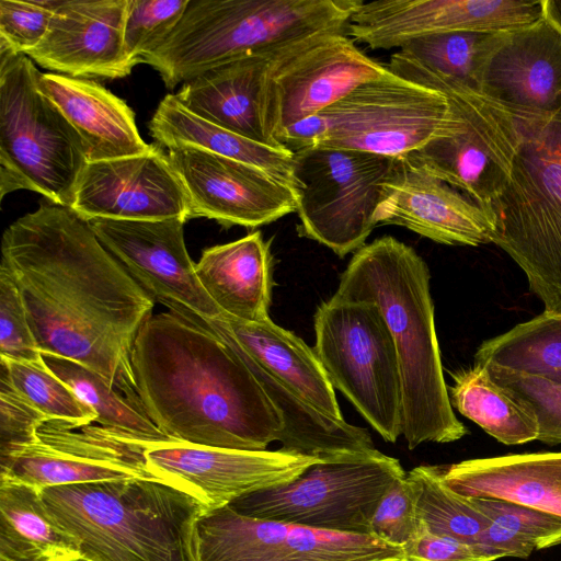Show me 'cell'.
Listing matches in <instances>:
<instances>
[{"label": "cell", "mask_w": 561, "mask_h": 561, "mask_svg": "<svg viewBox=\"0 0 561 561\" xmlns=\"http://www.w3.org/2000/svg\"><path fill=\"white\" fill-rule=\"evenodd\" d=\"M49 421L12 385L0 362V466L35 443L38 430Z\"/></svg>", "instance_id": "cell-42"}, {"label": "cell", "mask_w": 561, "mask_h": 561, "mask_svg": "<svg viewBox=\"0 0 561 561\" xmlns=\"http://www.w3.org/2000/svg\"><path fill=\"white\" fill-rule=\"evenodd\" d=\"M490 524L478 547L503 557L527 558L561 543V516L499 499L476 497Z\"/></svg>", "instance_id": "cell-34"}, {"label": "cell", "mask_w": 561, "mask_h": 561, "mask_svg": "<svg viewBox=\"0 0 561 561\" xmlns=\"http://www.w3.org/2000/svg\"><path fill=\"white\" fill-rule=\"evenodd\" d=\"M23 54L0 51V198L28 190L70 207L87 164L80 137L38 89Z\"/></svg>", "instance_id": "cell-8"}, {"label": "cell", "mask_w": 561, "mask_h": 561, "mask_svg": "<svg viewBox=\"0 0 561 561\" xmlns=\"http://www.w3.org/2000/svg\"><path fill=\"white\" fill-rule=\"evenodd\" d=\"M70 208L88 221L190 219L185 191L153 144L141 154L87 162Z\"/></svg>", "instance_id": "cell-20"}, {"label": "cell", "mask_w": 561, "mask_h": 561, "mask_svg": "<svg viewBox=\"0 0 561 561\" xmlns=\"http://www.w3.org/2000/svg\"><path fill=\"white\" fill-rule=\"evenodd\" d=\"M405 476L399 459L377 450L357 458L321 460L297 479L243 495L229 506L251 517L370 535L379 501Z\"/></svg>", "instance_id": "cell-12"}, {"label": "cell", "mask_w": 561, "mask_h": 561, "mask_svg": "<svg viewBox=\"0 0 561 561\" xmlns=\"http://www.w3.org/2000/svg\"><path fill=\"white\" fill-rule=\"evenodd\" d=\"M273 260L261 231L205 249L195 263L204 290L222 314L245 322L268 316Z\"/></svg>", "instance_id": "cell-28"}, {"label": "cell", "mask_w": 561, "mask_h": 561, "mask_svg": "<svg viewBox=\"0 0 561 561\" xmlns=\"http://www.w3.org/2000/svg\"><path fill=\"white\" fill-rule=\"evenodd\" d=\"M101 243L156 301L181 307L201 318L221 314L201 285L185 240L186 219H93Z\"/></svg>", "instance_id": "cell-18"}, {"label": "cell", "mask_w": 561, "mask_h": 561, "mask_svg": "<svg viewBox=\"0 0 561 561\" xmlns=\"http://www.w3.org/2000/svg\"><path fill=\"white\" fill-rule=\"evenodd\" d=\"M56 561H92V560H90V559L81 556L80 553H78V554H72V556H68V557L58 559Z\"/></svg>", "instance_id": "cell-46"}, {"label": "cell", "mask_w": 561, "mask_h": 561, "mask_svg": "<svg viewBox=\"0 0 561 561\" xmlns=\"http://www.w3.org/2000/svg\"><path fill=\"white\" fill-rule=\"evenodd\" d=\"M38 89L81 139L88 162L141 154L146 144L128 104L91 79L41 72Z\"/></svg>", "instance_id": "cell-25"}, {"label": "cell", "mask_w": 561, "mask_h": 561, "mask_svg": "<svg viewBox=\"0 0 561 561\" xmlns=\"http://www.w3.org/2000/svg\"><path fill=\"white\" fill-rule=\"evenodd\" d=\"M1 263L20 289L41 353L90 368L141 408L131 353L156 301L90 222L42 199L4 230Z\"/></svg>", "instance_id": "cell-1"}, {"label": "cell", "mask_w": 561, "mask_h": 561, "mask_svg": "<svg viewBox=\"0 0 561 561\" xmlns=\"http://www.w3.org/2000/svg\"><path fill=\"white\" fill-rule=\"evenodd\" d=\"M190 0H127L124 46L137 65L157 49L182 19Z\"/></svg>", "instance_id": "cell-39"}, {"label": "cell", "mask_w": 561, "mask_h": 561, "mask_svg": "<svg viewBox=\"0 0 561 561\" xmlns=\"http://www.w3.org/2000/svg\"><path fill=\"white\" fill-rule=\"evenodd\" d=\"M78 545L51 516L41 490L0 479V561H56Z\"/></svg>", "instance_id": "cell-30"}, {"label": "cell", "mask_w": 561, "mask_h": 561, "mask_svg": "<svg viewBox=\"0 0 561 561\" xmlns=\"http://www.w3.org/2000/svg\"><path fill=\"white\" fill-rule=\"evenodd\" d=\"M449 390L451 405L504 445L537 440L538 424L534 414L507 390L496 383L484 366L453 374Z\"/></svg>", "instance_id": "cell-31"}, {"label": "cell", "mask_w": 561, "mask_h": 561, "mask_svg": "<svg viewBox=\"0 0 561 561\" xmlns=\"http://www.w3.org/2000/svg\"><path fill=\"white\" fill-rule=\"evenodd\" d=\"M460 127V116L440 91L391 72L288 127L277 141L293 152L322 147L398 158Z\"/></svg>", "instance_id": "cell-7"}, {"label": "cell", "mask_w": 561, "mask_h": 561, "mask_svg": "<svg viewBox=\"0 0 561 561\" xmlns=\"http://www.w3.org/2000/svg\"><path fill=\"white\" fill-rule=\"evenodd\" d=\"M421 492L420 481L410 471L397 480L379 501L369 534L403 548L420 528L417 503Z\"/></svg>", "instance_id": "cell-40"}, {"label": "cell", "mask_w": 561, "mask_h": 561, "mask_svg": "<svg viewBox=\"0 0 561 561\" xmlns=\"http://www.w3.org/2000/svg\"><path fill=\"white\" fill-rule=\"evenodd\" d=\"M410 472L422 486L417 503L419 522L433 533L477 546L490 524L477 499L451 490L443 480L442 466L422 465Z\"/></svg>", "instance_id": "cell-36"}, {"label": "cell", "mask_w": 561, "mask_h": 561, "mask_svg": "<svg viewBox=\"0 0 561 561\" xmlns=\"http://www.w3.org/2000/svg\"><path fill=\"white\" fill-rule=\"evenodd\" d=\"M192 561H404L402 547L368 534L327 530L207 510L194 523Z\"/></svg>", "instance_id": "cell-14"}, {"label": "cell", "mask_w": 561, "mask_h": 561, "mask_svg": "<svg viewBox=\"0 0 561 561\" xmlns=\"http://www.w3.org/2000/svg\"><path fill=\"white\" fill-rule=\"evenodd\" d=\"M190 207V218L205 217L229 228H256L297 210L293 186L262 169L202 149H168Z\"/></svg>", "instance_id": "cell-17"}, {"label": "cell", "mask_w": 561, "mask_h": 561, "mask_svg": "<svg viewBox=\"0 0 561 561\" xmlns=\"http://www.w3.org/2000/svg\"><path fill=\"white\" fill-rule=\"evenodd\" d=\"M430 279L427 264L413 248L383 236L354 252L333 295L373 301L385 317L399 359L402 435L410 449L468 434L454 413L443 374Z\"/></svg>", "instance_id": "cell-3"}, {"label": "cell", "mask_w": 561, "mask_h": 561, "mask_svg": "<svg viewBox=\"0 0 561 561\" xmlns=\"http://www.w3.org/2000/svg\"><path fill=\"white\" fill-rule=\"evenodd\" d=\"M481 366L485 367L496 383L534 414L538 424L537 440L548 445L561 444V380L514 371L493 364Z\"/></svg>", "instance_id": "cell-38"}, {"label": "cell", "mask_w": 561, "mask_h": 561, "mask_svg": "<svg viewBox=\"0 0 561 561\" xmlns=\"http://www.w3.org/2000/svg\"><path fill=\"white\" fill-rule=\"evenodd\" d=\"M148 471L207 510L286 484L321 459L277 450H240L165 442L145 450Z\"/></svg>", "instance_id": "cell-16"}, {"label": "cell", "mask_w": 561, "mask_h": 561, "mask_svg": "<svg viewBox=\"0 0 561 561\" xmlns=\"http://www.w3.org/2000/svg\"><path fill=\"white\" fill-rule=\"evenodd\" d=\"M174 308L181 307L171 309ZM187 312L210 329L234 353L280 380L314 409L333 419L343 420L334 388L313 348L295 333L277 325L271 318L245 322L222 313L217 318L204 319Z\"/></svg>", "instance_id": "cell-24"}, {"label": "cell", "mask_w": 561, "mask_h": 561, "mask_svg": "<svg viewBox=\"0 0 561 561\" xmlns=\"http://www.w3.org/2000/svg\"><path fill=\"white\" fill-rule=\"evenodd\" d=\"M127 0H59L43 41L26 56L73 78L118 79L136 64L124 46Z\"/></svg>", "instance_id": "cell-22"}, {"label": "cell", "mask_w": 561, "mask_h": 561, "mask_svg": "<svg viewBox=\"0 0 561 561\" xmlns=\"http://www.w3.org/2000/svg\"><path fill=\"white\" fill-rule=\"evenodd\" d=\"M59 0H1L0 51L26 55L45 37Z\"/></svg>", "instance_id": "cell-43"}, {"label": "cell", "mask_w": 561, "mask_h": 561, "mask_svg": "<svg viewBox=\"0 0 561 561\" xmlns=\"http://www.w3.org/2000/svg\"><path fill=\"white\" fill-rule=\"evenodd\" d=\"M442 476L465 496L504 500L561 516V451L468 459L442 466Z\"/></svg>", "instance_id": "cell-27"}, {"label": "cell", "mask_w": 561, "mask_h": 561, "mask_svg": "<svg viewBox=\"0 0 561 561\" xmlns=\"http://www.w3.org/2000/svg\"><path fill=\"white\" fill-rule=\"evenodd\" d=\"M42 355L46 367L94 411L99 425L152 444L174 442L158 428L140 407L90 368L64 357Z\"/></svg>", "instance_id": "cell-33"}, {"label": "cell", "mask_w": 561, "mask_h": 561, "mask_svg": "<svg viewBox=\"0 0 561 561\" xmlns=\"http://www.w3.org/2000/svg\"><path fill=\"white\" fill-rule=\"evenodd\" d=\"M474 364H493L514 371L561 380V313L542 312L484 341Z\"/></svg>", "instance_id": "cell-32"}, {"label": "cell", "mask_w": 561, "mask_h": 561, "mask_svg": "<svg viewBox=\"0 0 561 561\" xmlns=\"http://www.w3.org/2000/svg\"><path fill=\"white\" fill-rule=\"evenodd\" d=\"M480 92L515 113L561 107V32L547 18L507 31L483 70Z\"/></svg>", "instance_id": "cell-23"}, {"label": "cell", "mask_w": 561, "mask_h": 561, "mask_svg": "<svg viewBox=\"0 0 561 561\" xmlns=\"http://www.w3.org/2000/svg\"><path fill=\"white\" fill-rule=\"evenodd\" d=\"M389 73L386 65L368 57L348 34H318L276 50L262 95L268 138L285 148L277 141L285 129L314 116L362 83Z\"/></svg>", "instance_id": "cell-13"}, {"label": "cell", "mask_w": 561, "mask_h": 561, "mask_svg": "<svg viewBox=\"0 0 561 561\" xmlns=\"http://www.w3.org/2000/svg\"><path fill=\"white\" fill-rule=\"evenodd\" d=\"M543 16L551 21L561 32V0H541Z\"/></svg>", "instance_id": "cell-45"}, {"label": "cell", "mask_w": 561, "mask_h": 561, "mask_svg": "<svg viewBox=\"0 0 561 561\" xmlns=\"http://www.w3.org/2000/svg\"><path fill=\"white\" fill-rule=\"evenodd\" d=\"M375 220L377 225L401 226L448 245L490 243L495 230L490 210L407 156L394 159Z\"/></svg>", "instance_id": "cell-21"}, {"label": "cell", "mask_w": 561, "mask_h": 561, "mask_svg": "<svg viewBox=\"0 0 561 561\" xmlns=\"http://www.w3.org/2000/svg\"><path fill=\"white\" fill-rule=\"evenodd\" d=\"M362 0H190L167 39L141 62L172 90L230 60L307 37L347 34Z\"/></svg>", "instance_id": "cell-5"}, {"label": "cell", "mask_w": 561, "mask_h": 561, "mask_svg": "<svg viewBox=\"0 0 561 561\" xmlns=\"http://www.w3.org/2000/svg\"><path fill=\"white\" fill-rule=\"evenodd\" d=\"M0 358L44 365L20 289L0 262Z\"/></svg>", "instance_id": "cell-41"}, {"label": "cell", "mask_w": 561, "mask_h": 561, "mask_svg": "<svg viewBox=\"0 0 561 561\" xmlns=\"http://www.w3.org/2000/svg\"><path fill=\"white\" fill-rule=\"evenodd\" d=\"M57 523L92 561H192L191 537L206 506L158 479L41 490Z\"/></svg>", "instance_id": "cell-4"}, {"label": "cell", "mask_w": 561, "mask_h": 561, "mask_svg": "<svg viewBox=\"0 0 561 561\" xmlns=\"http://www.w3.org/2000/svg\"><path fill=\"white\" fill-rule=\"evenodd\" d=\"M148 127L162 147H192L234 159L257 167L294 187L293 151L255 142L215 125L188 111L172 93L160 101Z\"/></svg>", "instance_id": "cell-29"}, {"label": "cell", "mask_w": 561, "mask_h": 561, "mask_svg": "<svg viewBox=\"0 0 561 561\" xmlns=\"http://www.w3.org/2000/svg\"><path fill=\"white\" fill-rule=\"evenodd\" d=\"M156 445L101 425L75 427L47 421L35 443L0 466V479L38 490L50 486L157 479L147 469L145 450Z\"/></svg>", "instance_id": "cell-15"}, {"label": "cell", "mask_w": 561, "mask_h": 561, "mask_svg": "<svg viewBox=\"0 0 561 561\" xmlns=\"http://www.w3.org/2000/svg\"><path fill=\"white\" fill-rule=\"evenodd\" d=\"M516 116L519 142L511 173L490 207L492 242L522 268L543 311L561 313V107Z\"/></svg>", "instance_id": "cell-6"}, {"label": "cell", "mask_w": 561, "mask_h": 561, "mask_svg": "<svg viewBox=\"0 0 561 561\" xmlns=\"http://www.w3.org/2000/svg\"><path fill=\"white\" fill-rule=\"evenodd\" d=\"M542 16L541 0L363 1L350 20L347 34L370 49H400L427 35L512 31Z\"/></svg>", "instance_id": "cell-19"}, {"label": "cell", "mask_w": 561, "mask_h": 561, "mask_svg": "<svg viewBox=\"0 0 561 561\" xmlns=\"http://www.w3.org/2000/svg\"><path fill=\"white\" fill-rule=\"evenodd\" d=\"M394 159L340 148L294 151L299 234L340 257L364 247L377 226L376 210Z\"/></svg>", "instance_id": "cell-11"}, {"label": "cell", "mask_w": 561, "mask_h": 561, "mask_svg": "<svg viewBox=\"0 0 561 561\" xmlns=\"http://www.w3.org/2000/svg\"><path fill=\"white\" fill-rule=\"evenodd\" d=\"M313 351L339 389L388 443L402 435V380L396 344L373 301L332 296L313 317Z\"/></svg>", "instance_id": "cell-10"}, {"label": "cell", "mask_w": 561, "mask_h": 561, "mask_svg": "<svg viewBox=\"0 0 561 561\" xmlns=\"http://www.w3.org/2000/svg\"><path fill=\"white\" fill-rule=\"evenodd\" d=\"M276 50L214 67L183 83L174 95L195 115L255 142L279 148L268 138L262 115L265 72Z\"/></svg>", "instance_id": "cell-26"}, {"label": "cell", "mask_w": 561, "mask_h": 561, "mask_svg": "<svg viewBox=\"0 0 561 561\" xmlns=\"http://www.w3.org/2000/svg\"><path fill=\"white\" fill-rule=\"evenodd\" d=\"M131 366L141 408L174 442L265 450L284 422L239 356L181 308L139 330Z\"/></svg>", "instance_id": "cell-2"}, {"label": "cell", "mask_w": 561, "mask_h": 561, "mask_svg": "<svg viewBox=\"0 0 561 561\" xmlns=\"http://www.w3.org/2000/svg\"><path fill=\"white\" fill-rule=\"evenodd\" d=\"M14 388L49 421L81 427L95 422L96 415L75 391L46 365L4 360Z\"/></svg>", "instance_id": "cell-37"}, {"label": "cell", "mask_w": 561, "mask_h": 561, "mask_svg": "<svg viewBox=\"0 0 561 561\" xmlns=\"http://www.w3.org/2000/svg\"><path fill=\"white\" fill-rule=\"evenodd\" d=\"M387 67L403 79L440 91L461 119L456 134L435 138L407 157L490 210L505 187L519 142L516 113L401 51L390 56Z\"/></svg>", "instance_id": "cell-9"}, {"label": "cell", "mask_w": 561, "mask_h": 561, "mask_svg": "<svg viewBox=\"0 0 561 561\" xmlns=\"http://www.w3.org/2000/svg\"><path fill=\"white\" fill-rule=\"evenodd\" d=\"M404 561H495L480 547L428 530L420 523L415 537L403 547Z\"/></svg>", "instance_id": "cell-44"}, {"label": "cell", "mask_w": 561, "mask_h": 561, "mask_svg": "<svg viewBox=\"0 0 561 561\" xmlns=\"http://www.w3.org/2000/svg\"><path fill=\"white\" fill-rule=\"evenodd\" d=\"M507 31L433 34L399 49L423 66L480 91L483 70Z\"/></svg>", "instance_id": "cell-35"}]
</instances>
